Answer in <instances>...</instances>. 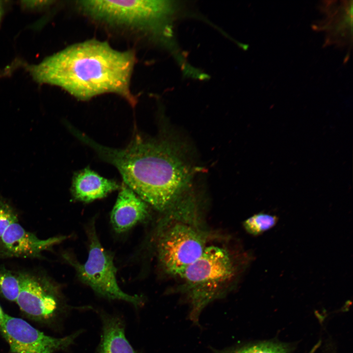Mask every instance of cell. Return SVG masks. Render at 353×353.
Segmentation results:
<instances>
[{
    "mask_svg": "<svg viewBox=\"0 0 353 353\" xmlns=\"http://www.w3.org/2000/svg\"><path fill=\"white\" fill-rule=\"evenodd\" d=\"M20 290L16 303L31 318L48 320L64 308L58 290L49 281L26 273L18 274Z\"/></svg>",
    "mask_w": 353,
    "mask_h": 353,
    "instance_id": "obj_8",
    "label": "cell"
},
{
    "mask_svg": "<svg viewBox=\"0 0 353 353\" xmlns=\"http://www.w3.org/2000/svg\"><path fill=\"white\" fill-rule=\"evenodd\" d=\"M277 221L278 218L275 215L260 212L246 220L243 226L251 235L258 236L273 227Z\"/></svg>",
    "mask_w": 353,
    "mask_h": 353,
    "instance_id": "obj_13",
    "label": "cell"
},
{
    "mask_svg": "<svg viewBox=\"0 0 353 353\" xmlns=\"http://www.w3.org/2000/svg\"><path fill=\"white\" fill-rule=\"evenodd\" d=\"M205 233L190 224L177 222L159 232L158 261L167 273L181 277L186 269L198 259L205 249Z\"/></svg>",
    "mask_w": 353,
    "mask_h": 353,
    "instance_id": "obj_5",
    "label": "cell"
},
{
    "mask_svg": "<svg viewBox=\"0 0 353 353\" xmlns=\"http://www.w3.org/2000/svg\"><path fill=\"white\" fill-rule=\"evenodd\" d=\"M18 221L17 213L6 200L0 197V237L12 223Z\"/></svg>",
    "mask_w": 353,
    "mask_h": 353,
    "instance_id": "obj_16",
    "label": "cell"
},
{
    "mask_svg": "<svg viewBox=\"0 0 353 353\" xmlns=\"http://www.w3.org/2000/svg\"></svg>",
    "mask_w": 353,
    "mask_h": 353,
    "instance_id": "obj_20",
    "label": "cell"
},
{
    "mask_svg": "<svg viewBox=\"0 0 353 353\" xmlns=\"http://www.w3.org/2000/svg\"><path fill=\"white\" fill-rule=\"evenodd\" d=\"M20 290V280L18 275L11 271L0 270V291L5 298L16 302Z\"/></svg>",
    "mask_w": 353,
    "mask_h": 353,
    "instance_id": "obj_14",
    "label": "cell"
},
{
    "mask_svg": "<svg viewBox=\"0 0 353 353\" xmlns=\"http://www.w3.org/2000/svg\"><path fill=\"white\" fill-rule=\"evenodd\" d=\"M66 238L61 236L40 239L16 221L11 224L0 237V257L39 258L43 251Z\"/></svg>",
    "mask_w": 353,
    "mask_h": 353,
    "instance_id": "obj_9",
    "label": "cell"
},
{
    "mask_svg": "<svg viewBox=\"0 0 353 353\" xmlns=\"http://www.w3.org/2000/svg\"><path fill=\"white\" fill-rule=\"evenodd\" d=\"M8 2L9 1L7 0H0V27L8 6L9 5Z\"/></svg>",
    "mask_w": 353,
    "mask_h": 353,
    "instance_id": "obj_18",
    "label": "cell"
},
{
    "mask_svg": "<svg viewBox=\"0 0 353 353\" xmlns=\"http://www.w3.org/2000/svg\"><path fill=\"white\" fill-rule=\"evenodd\" d=\"M135 62L133 51H119L106 42L92 39L25 67L36 82L58 86L79 100L111 93L134 107L137 101L130 82Z\"/></svg>",
    "mask_w": 353,
    "mask_h": 353,
    "instance_id": "obj_1",
    "label": "cell"
},
{
    "mask_svg": "<svg viewBox=\"0 0 353 353\" xmlns=\"http://www.w3.org/2000/svg\"><path fill=\"white\" fill-rule=\"evenodd\" d=\"M76 137L114 165L123 182L158 210L172 206L190 184V169L166 141L147 139L137 132L126 147L116 149L101 145L81 132Z\"/></svg>",
    "mask_w": 353,
    "mask_h": 353,
    "instance_id": "obj_2",
    "label": "cell"
},
{
    "mask_svg": "<svg viewBox=\"0 0 353 353\" xmlns=\"http://www.w3.org/2000/svg\"><path fill=\"white\" fill-rule=\"evenodd\" d=\"M101 340L95 353H139L130 344L125 333V324L116 315L101 311Z\"/></svg>",
    "mask_w": 353,
    "mask_h": 353,
    "instance_id": "obj_12",
    "label": "cell"
},
{
    "mask_svg": "<svg viewBox=\"0 0 353 353\" xmlns=\"http://www.w3.org/2000/svg\"><path fill=\"white\" fill-rule=\"evenodd\" d=\"M0 331L14 353H54L67 349L81 332L61 338L46 335L25 321L5 314Z\"/></svg>",
    "mask_w": 353,
    "mask_h": 353,
    "instance_id": "obj_6",
    "label": "cell"
},
{
    "mask_svg": "<svg viewBox=\"0 0 353 353\" xmlns=\"http://www.w3.org/2000/svg\"><path fill=\"white\" fill-rule=\"evenodd\" d=\"M120 186L116 181L103 177L86 168L75 174L71 192L75 200L90 202L106 197Z\"/></svg>",
    "mask_w": 353,
    "mask_h": 353,
    "instance_id": "obj_11",
    "label": "cell"
},
{
    "mask_svg": "<svg viewBox=\"0 0 353 353\" xmlns=\"http://www.w3.org/2000/svg\"><path fill=\"white\" fill-rule=\"evenodd\" d=\"M148 204L123 182L110 214V222L117 233L125 232L149 216Z\"/></svg>",
    "mask_w": 353,
    "mask_h": 353,
    "instance_id": "obj_10",
    "label": "cell"
},
{
    "mask_svg": "<svg viewBox=\"0 0 353 353\" xmlns=\"http://www.w3.org/2000/svg\"><path fill=\"white\" fill-rule=\"evenodd\" d=\"M54 0H22L20 6L25 10L36 12L40 11L49 8L53 3Z\"/></svg>",
    "mask_w": 353,
    "mask_h": 353,
    "instance_id": "obj_17",
    "label": "cell"
},
{
    "mask_svg": "<svg viewBox=\"0 0 353 353\" xmlns=\"http://www.w3.org/2000/svg\"><path fill=\"white\" fill-rule=\"evenodd\" d=\"M235 275L233 260L226 249L213 245L206 247L180 277L193 305V319L196 320L201 310L219 295Z\"/></svg>",
    "mask_w": 353,
    "mask_h": 353,
    "instance_id": "obj_3",
    "label": "cell"
},
{
    "mask_svg": "<svg viewBox=\"0 0 353 353\" xmlns=\"http://www.w3.org/2000/svg\"><path fill=\"white\" fill-rule=\"evenodd\" d=\"M79 6L91 17L129 25L145 24L162 13L164 4L153 0H81Z\"/></svg>",
    "mask_w": 353,
    "mask_h": 353,
    "instance_id": "obj_7",
    "label": "cell"
},
{
    "mask_svg": "<svg viewBox=\"0 0 353 353\" xmlns=\"http://www.w3.org/2000/svg\"><path fill=\"white\" fill-rule=\"evenodd\" d=\"M87 234L89 250L86 261L81 264L68 254L64 257L75 268L79 279L103 298L125 301L136 307L141 306L143 302L141 296L129 295L118 285L113 256L102 246L94 224L87 228Z\"/></svg>",
    "mask_w": 353,
    "mask_h": 353,
    "instance_id": "obj_4",
    "label": "cell"
},
{
    "mask_svg": "<svg viewBox=\"0 0 353 353\" xmlns=\"http://www.w3.org/2000/svg\"><path fill=\"white\" fill-rule=\"evenodd\" d=\"M5 314L3 312L0 305V324L2 322Z\"/></svg>",
    "mask_w": 353,
    "mask_h": 353,
    "instance_id": "obj_19",
    "label": "cell"
},
{
    "mask_svg": "<svg viewBox=\"0 0 353 353\" xmlns=\"http://www.w3.org/2000/svg\"><path fill=\"white\" fill-rule=\"evenodd\" d=\"M232 353H288V349L281 343L264 342L242 347Z\"/></svg>",
    "mask_w": 353,
    "mask_h": 353,
    "instance_id": "obj_15",
    "label": "cell"
}]
</instances>
